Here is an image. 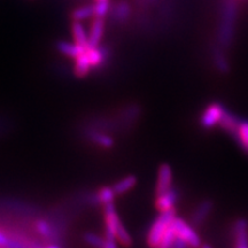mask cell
<instances>
[{"label":"cell","instance_id":"6da1fadb","mask_svg":"<svg viewBox=\"0 0 248 248\" xmlns=\"http://www.w3.org/2000/svg\"><path fill=\"white\" fill-rule=\"evenodd\" d=\"M176 217L175 210H170V212L161 213L160 216L153 222L151 225L150 230L147 233V244L151 248H157L161 239L163 238L164 233L171 225V223Z\"/></svg>","mask_w":248,"mask_h":248},{"label":"cell","instance_id":"7a4b0ae2","mask_svg":"<svg viewBox=\"0 0 248 248\" xmlns=\"http://www.w3.org/2000/svg\"><path fill=\"white\" fill-rule=\"evenodd\" d=\"M226 107L221 101H212L203 108L201 113L199 122L202 129L209 130L214 129L216 126H219V123L222 122L223 117L226 114Z\"/></svg>","mask_w":248,"mask_h":248},{"label":"cell","instance_id":"3957f363","mask_svg":"<svg viewBox=\"0 0 248 248\" xmlns=\"http://www.w3.org/2000/svg\"><path fill=\"white\" fill-rule=\"evenodd\" d=\"M172 228L176 237L182 243H184L188 248H199L201 240L198 232L194 230L187 222L176 216L172 222Z\"/></svg>","mask_w":248,"mask_h":248},{"label":"cell","instance_id":"277c9868","mask_svg":"<svg viewBox=\"0 0 248 248\" xmlns=\"http://www.w3.org/2000/svg\"><path fill=\"white\" fill-rule=\"evenodd\" d=\"M172 169L169 164H161L157 170L156 185H155V193L161 194L172 188Z\"/></svg>","mask_w":248,"mask_h":248},{"label":"cell","instance_id":"5b68a950","mask_svg":"<svg viewBox=\"0 0 248 248\" xmlns=\"http://www.w3.org/2000/svg\"><path fill=\"white\" fill-rule=\"evenodd\" d=\"M232 239L234 248H248V222L238 219L232 226Z\"/></svg>","mask_w":248,"mask_h":248},{"label":"cell","instance_id":"8992f818","mask_svg":"<svg viewBox=\"0 0 248 248\" xmlns=\"http://www.w3.org/2000/svg\"><path fill=\"white\" fill-rule=\"evenodd\" d=\"M178 194L175 188L164 192V193L156 194V199H155V207L160 213L170 212V210H175V206L177 203Z\"/></svg>","mask_w":248,"mask_h":248},{"label":"cell","instance_id":"52a82bcc","mask_svg":"<svg viewBox=\"0 0 248 248\" xmlns=\"http://www.w3.org/2000/svg\"><path fill=\"white\" fill-rule=\"evenodd\" d=\"M105 23L102 17H95L91 24V30L89 33V46L90 47H98L100 44L102 35H104Z\"/></svg>","mask_w":248,"mask_h":248},{"label":"cell","instance_id":"ba28073f","mask_svg":"<svg viewBox=\"0 0 248 248\" xmlns=\"http://www.w3.org/2000/svg\"><path fill=\"white\" fill-rule=\"evenodd\" d=\"M239 123L240 120L238 119L234 114H232L231 111L228 110L224 117H223L222 122L219 123V128H221L224 132L228 133V135H231L232 137H233L238 126H239Z\"/></svg>","mask_w":248,"mask_h":248},{"label":"cell","instance_id":"9c48e42d","mask_svg":"<svg viewBox=\"0 0 248 248\" xmlns=\"http://www.w3.org/2000/svg\"><path fill=\"white\" fill-rule=\"evenodd\" d=\"M58 49L61 52L62 54L68 55V57L76 59L78 55H80L83 52L85 51L86 47L84 46H80L78 44H74V43H68V42H60L58 43Z\"/></svg>","mask_w":248,"mask_h":248},{"label":"cell","instance_id":"30bf717a","mask_svg":"<svg viewBox=\"0 0 248 248\" xmlns=\"http://www.w3.org/2000/svg\"><path fill=\"white\" fill-rule=\"evenodd\" d=\"M233 137L237 139L238 145L245 153L248 154V121H240L239 126Z\"/></svg>","mask_w":248,"mask_h":248},{"label":"cell","instance_id":"8fae6325","mask_svg":"<svg viewBox=\"0 0 248 248\" xmlns=\"http://www.w3.org/2000/svg\"><path fill=\"white\" fill-rule=\"evenodd\" d=\"M71 30H73V36H74V39H75L76 44L84 46V47H88L89 35L86 33V31L84 29V27L82 26V23L78 22V21H74Z\"/></svg>","mask_w":248,"mask_h":248},{"label":"cell","instance_id":"7c38bea8","mask_svg":"<svg viewBox=\"0 0 248 248\" xmlns=\"http://www.w3.org/2000/svg\"><path fill=\"white\" fill-rule=\"evenodd\" d=\"M213 210V203L210 201H202V203H200L199 206L197 207V209L194 210L193 213V217L192 218L194 219L195 223L200 224L206 221L208 218V216L210 215Z\"/></svg>","mask_w":248,"mask_h":248},{"label":"cell","instance_id":"4fadbf2b","mask_svg":"<svg viewBox=\"0 0 248 248\" xmlns=\"http://www.w3.org/2000/svg\"><path fill=\"white\" fill-rule=\"evenodd\" d=\"M90 69H91V64L84 51L75 59V74L78 77H84L88 75Z\"/></svg>","mask_w":248,"mask_h":248},{"label":"cell","instance_id":"5bb4252c","mask_svg":"<svg viewBox=\"0 0 248 248\" xmlns=\"http://www.w3.org/2000/svg\"><path fill=\"white\" fill-rule=\"evenodd\" d=\"M136 184H137V179H136L135 176H126V177H124L117 182L113 186V188L116 194H124L125 192H128L135 187Z\"/></svg>","mask_w":248,"mask_h":248},{"label":"cell","instance_id":"9a60e30c","mask_svg":"<svg viewBox=\"0 0 248 248\" xmlns=\"http://www.w3.org/2000/svg\"><path fill=\"white\" fill-rule=\"evenodd\" d=\"M85 53L88 55L91 67H98L104 62L105 53L102 49L99 48V46L98 47H90V46H88L85 49Z\"/></svg>","mask_w":248,"mask_h":248},{"label":"cell","instance_id":"2e32d148","mask_svg":"<svg viewBox=\"0 0 248 248\" xmlns=\"http://www.w3.org/2000/svg\"><path fill=\"white\" fill-rule=\"evenodd\" d=\"M93 15H94V8H93V6H83V7L75 9L71 16H73L74 21L80 22V21L92 17Z\"/></svg>","mask_w":248,"mask_h":248},{"label":"cell","instance_id":"e0dca14e","mask_svg":"<svg viewBox=\"0 0 248 248\" xmlns=\"http://www.w3.org/2000/svg\"><path fill=\"white\" fill-rule=\"evenodd\" d=\"M115 191H114L113 187H102L100 191L98 192L97 194V198H98V201L100 203H102L105 206V204H108V203H111L114 201V198H115Z\"/></svg>","mask_w":248,"mask_h":248},{"label":"cell","instance_id":"ac0fdd59","mask_svg":"<svg viewBox=\"0 0 248 248\" xmlns=\"http://www.w3.org/2000/svg\"><path fill=\"white\" fill-rule=\"evenodd\" d=\"M93 8H94L95 17H104L105 15L108 13V9H109V2H108V0L98 1L97 4L93 6Z\"/></svg>","mask_w":248,"mask_h":248},{"label":"cell","instance_id":"d6986e66","mask_svg":"<svg viewBox=\"0 0 248 248\" xmlns=\"http://www.w3.org/2000/svg\"><path fill=\"white\" fill-rule=\"evenodd\" d=\"M84 239L86 243L90 245V246H92L94 248H101L102 241H104L102 238H100L99 235L94 234V233H86Z\"/></svg>","mask_w":248,"mask_h":248},{"label":"cell","instance_id":"ffe728a7","mask_svg":"<svg viewBox=\"0 0 248 248\" xmlns=\"http://www.w3.org/2000/svg\"><path fill=\"white\" fill-rule=\"evenodd\" d=\"M93 139H94V141H97L99 145H101V146L104 147H109L111 146V144H113V140H111V138L108 137V136H105V135H97L93 136Z\"/></svg>","mask_w":248,"mask_h":248},{"label":"cell","instance_id":"44dd1931","mask_svg":"<svg viewBox=\"0 0 248 248\" xmlns=\"http://www.w3.org/2000/svg\"><path fill=\"white\" fill-rule=\"evenodd\" d=\"M37 230H38L40 234L44 235V237H48L49 232H51V229H49L47 223L43 222V221L37 222Z\"/></svg>","mask_w":248,"mask_h":248},{"label":"cell","instance_id":"7402d4cb","mask_svg":"<svg viewBox=\"0 0 248 248\" xmlns=\"http://www.w3.org/2000/svg\"><path fill=\"white\" fill-rule=\"evenodd\" d=\"M101 248H117L115 239H111V238H104V241H102Z\"/></svg>","mask_w":248,"mask_h":248},{"label":"cell","instance_id":"603a6c76","mask_svg":"<svg viewBox=\"0 0 248 248\" xmlns=\"http://www.w3.org/2000/svg\"><path fill=\"white\" fill-rule=\"evenodd\" d=\"M8 244V239L6 238V235L0 232V246H6Z\"/></svg>","mask_w":248,"mask_h":248},{"label":"cell","instance_id":"cb8c5ba5","mask_svg":"<svg viewBox=\"0 0 248 248\" xmlns=\"http://www.w3.org/2000/svg\"><path fill=\"white\" fill-rule=\"evenodd\" d=\"M199 248H213V247L208 244H202V245H200Z\"/></svg>","mask_w":248,"mask_h":248},{"label":"cell","instance_id":"d4e9b609","mask_svg":"<svg viewBox=\"0 0 248 248\" xmlns=\"http://www.w3.org/2000/svg\"><path fill=\"white\" fill-rule=\"evenodd\" d=\"M47 248H59V247H57V246H49V247H47Z\"/></svg>","mask_w":248,"mask_h":248},{"label":"cell","instance_id":"484cf974","mask_svg":"<svg viewBox=\"0 0 248 248\" xmlns=\"http://www.w3.org/2000/svg\"><path fill=\"white\" fill-rule=\"evenodd\" d=\"M98 1H102V0H98Z\"/></svg>","mask_w":248,"mask_h":248}]
</instances>
